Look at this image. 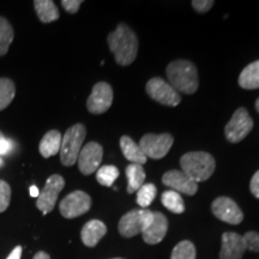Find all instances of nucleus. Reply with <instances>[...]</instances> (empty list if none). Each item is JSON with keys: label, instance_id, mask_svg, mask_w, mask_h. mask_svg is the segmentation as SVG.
Returning <instances> with one entry per match:
<instances>
[{"label": "nucleus", "instance_id": "obj_1", "mask_svg": "<svg viewBox=\"0 0 259 259\" xmlns=\"http://www.w3.org/2000/svg\"><path fill=\"white\" fill-rule=\"evenodd\" d=\"M108 47L114 56L115 63L120 66H128L138 54V37L127 24L120 23L107 37Z\"/></svg>", "mask_w": 259, "mask_h": 259}, {"label": "nucleus", "instance_id": "obj_2", "mask_svg": "<svg viewBox=\"0 0 259 259\" xmlns=\"http://www.w3.org/2000/svg\"><path fill=\"white\" fill-rule=\"evenodd\" d=\"M167 77L178 93L192 95L198 90L199 80L197 67L189 60H174L167 66Z\"/></svg>", "mask_w": 259, "mask_h": 259}, {"label": "nucleus", "instance_id": "obj_3", "mask_svg": "<svg viewBox=\"0 0 259 259\" xmlns=\"http://www.w3.org/2000/svg\"><path fill=\"white\" fill-rule=\"evenodd\" d=\"M183 171L197 184L206 181L212 176L216 168L215 158L206 151H191L180 158Z\"/></svg>", "mask_w": 259, "mask_h": 259}, {"label": "nucleus", "instance_id": "obj_4", "mask_svg": "<svg viewBox=\"0 0 259 259\" xmlns=\"http://www.w3.org/2000/svg\"><path fill=\"white\" fill-rule=\"evenodd\" d=\"M85 136L87 128L83 124H76L66 130L60 147V161L64 166L71 167L76 163Z\"/></svg>", "mask_w": 259, "mask_h": 259}, {"label": "nucleus", "instance_id": "obj_5", "mask_svg": "<svg viewBox=\"0 0 259 259\" xmlns=\"http://www.w3.org/2000/svg\"><path fill=\"white\" fill-rule=\"evenodd\" d=\"M154 212L149 209H134L126 212L119 221V233L124 238H134L142 234L147 227L153 221Z\"/></svg>", "mask_w": 259, "mask_h": 259}, {"label": "nucleus", "instance_id": "obj_6", "mask_svg": "<svg viewBox=\"0 0 259 259\" xmlns=\"http://www.w3.org/2000/svg\"><path fill=\"white\" fill-rule=\"evenodd\" d=\"M253 128V120L248 114L247 109L240 107L232 115L231 120L225 127V135L227 141L231 143H239L246 138Z\"/></svg>", "mask_w": 259, "mask_h": 259}, {"label": "nucleus", "instance_id": "obj_7", "mask_svg": "<svg viewBox=\"0 0 259 259\" xmlns=\"http://www.w3.org/2000/svg\"><path fill=\"white\" fill-rule=\"evenodd\" d=\"M174 138L170 134H147L139 141V148L147 157L161 160L169 153Z\"/></svg>", "mask_w": 259, "mask_h": 259}, {"label": "nucleus", "instance_id": "obj_8", "mask_svg": "<svg viewBox=\"0 0 259 259\" xmlns=\"http://www.w3.org/2000/svg\"><path fill=\"white\" fill-rule=\"evenodd\" d=\"M145 92L154 101L163 106L176 107L181 102L180 94L161 77H154L149 79L145 85Z\"/></svg>", "mask_w": 259, "mask_h": 259}, {"label": "nucleus", "instance_id": "obj_9", "mask_svg": "<svg viewBox=\"0 0 259 259\" xmlns=\"http://www.w3.org/2000/svg\"><path fill=\"white\" fill-rule=\"evenodd\" d=\"M64 187L65 180L59 174H53V176L48 178L46 184H45V187L40 191V194H38L36 200L37 209L42 211L44 215H47L48 212H51L54 209L58 196H59Z\"/></svg>", "mask_w": 259, "mask_h": 259}, {"label": "nucleus", "instance_id": "obj_10", "mask_svg": "<svg viewBox=\"0 0 259 259\" xmlns=\"http://www.w3.org/2000/svg\"><path fill=\"white\" fill-rule=\"evenodd\" d=\"M92 208V198L84 191L77 190L67 194L60 202L59 210L65 219H76L84 215Z\"/></svg>", "mask_w": 259, "mask_h": 259}, {"label": "nucleus", "instance_id": "obj_11", "mask_svg": "<svg viewBox=\"0 0 259 259\" xmlns=\"http://www.w3.org/2000/svg\"><path fill=\"white\" fill-rule=\"evenodd\" d=\"M113 103V89L108 83L99 82L94 85L93 92L87 100V109L92 114H103Z\"/></svg>", "mask_w": 259, "mask_h": 259}, {"label": "nucleus", "instance_id": "obj_12", "mask_svg": "<svg viewBox=\"0 0 259 259\" xmlns=\"http://www.w3.org/2000/svg\"><path fill=\"white\" fill-rule=\"evenodd\" d=\"M103 157V148L101 144L96 142H89L80 150L77 158L78 162V168L80 173L84 176H90L95 173L100 168Z\"/></svg>", "mask_w": 259, "mask_h": 259}, {"label": "nucleus", "instance_id": "obj_13", "mask_svg": "<svg viewBox=\"0 0 259 259\" xmlns=\"http://www.w3.org/2000/svg\"><path fill=\"white\" fill-rule=\"evenodd\" d=\"M211 211L219 220L229 225H239L244 220V213L241 209L229 197H219L213 200Z\"/></svg>", "mask_w": 259, "mask_h": 259}, {"label": "nucleus", "instance_id": "obj_14", "mask_svg": "<svg viewBox=\"0 0 259 259\" xmlns=\"http://www.w3.org/2000/svg\"><path fill=\"white\" fill-rule=\"evenodd\" d=\"M162 183L176 192L187 194V196H194L198 191V184L190 179L183 170L171 169L166 171L162 177Z\"/></svg>", "mask_w": 259, "mask_h": 259}, {"label": "nucleus", "instance_id": "obj_15", "mask_svg": "<svg viewBox=\"0 0 259 259\" xmlns=\"http://www.w3.org/2000/svg\"><path fill=\"white\" fill-rule=\"evenodd\" d=\"M245 251L244 236L233 232L223 233L220 259H241Z\"/></svg>", "mask_w": 259, "mask_h": 259}, {"label": "nucleus", "instance_id": "obj_16", "mask_svg": "<svg viewBox=\"0 0 259 259\" xmlns=\"http://www.w3.org/2000/svg\"><path fill=\"white\" fill-rule=\"evenodd\" d=\"M168 231V220L160 211L154 212L153 221L142 232L143 240L149 245H156L164 239Z\"/></svg>", "mask_w": 259, "mask_h": 259}, {"label": "nucleus", "instance_id": "obj_17", "mask_svg": "<svg viewBox=\"0 0 259 259\" xmlns=\"http://www.w3.org/2000/svg\"><path fill=\"white\" fill-rule=\"evenodd\" d=\"M107 233V227L105 223L100 220H90L87 222L80 232V238H82L83 244L88 247H94L99 244L103 236Z\"/></svg>", "mask_w": 259, "mask_h": 259}, {"label": "nucleus", "instance_id": "obj_18", "mask_svg": "<svg viewBox=\"0 0 259 259\" xmlns=\"http://www.w3.org/2000/svg\"><path fill=\"white\" fill-rule=\"evenodd\" d=\"M61 134L58 130H51L44 136L38 145V151L42 155V157L48 158L54 156L58 153H60L61 147Z\"/></svg>", "mask_w": 259, "mask_h": 259}, {"label": "nucleus", "instance_id": "obj_19", "mask_svg": "<svg viewBox=\"0 0 259 259\" xmlns=\"http://www.w3.org/2000/svg\"><path fill=\"white\" fill-rule=\"evenodd\" d=\"M120 148L126 160L132 162V163L141 164V166L147 163V156L141 150L139 145L128 136H122L120 138Z\"/></svg>", "mask_w": 259, "mask_h": 259}, {"label": "nucleus", "instance_id": "obj_20", "mask_svg": "<svg viewBox=\"0 0 259 259\" xmlns=\"http://www.w3.org/2000/svg\"><path fill=\"white\" fill-rule=\"evenodd\" d=\"M238 83L242 89H259V60H255L253 63L248 64L241 71Z\"/></svg>", "mask_w": 259, "mask_h": 259}, {"label": "nucleus", "instance_id": "obj_21", "mask_svg": "<svg viewBox=\"0 0 259 259\" xmlns=\"http://www.w3.org/2000/svg\"><path fill=\"white\" fill-rule=\"evenodd\" d=\"M34 8L42 23H51L60 17L59 10L52 0H35Z\"/></svg>", "mask_w": 259, "mask_h": 259}, {"label": "nucleus", "instance_id": "obj_22", "mask_svg": "<svg viewBox=\"0 0 259 259\" xmlns=\"http://www.w3.org/2000/svg\"><path fill=\"white\" fill-rule=\"evenodd\" d=\"M127 177V193H135L144 185L145 170L141 164L131 163L125 169Z\"/></svg>", "mask_w": 259, "mask_h": 259}, {"label": "nucleus", "instance_id": "obj_23", "mask_svg": "<svg viewBox=\"0 0 259 259\" xmlns=\"http://www.w3.org/2000/svg\"><path fill=\"white\" fill-rule=\"evenodd\" d=\"M161 202L164 208L173 213H183L185 211V204H184L183 197L180 196V193L173 190H168L162 193Z\"/></svg>", "mask_w": 259, "mask_h": 259}, {"label": "nucleus", "instance_id": "obj_24", "mask_svg": "<svg viewBox=\"0 0 259 259\" xmlns=\"http://www.w3.org/2000/svg\"><path fill=\"white\" fill-rule=\"evenodd\" d=\"M14 37L15 32L12 25L6 18L0 17V57H4L8 53Z\"/></svg>", "mask_w": 259, "mask_h": 259}, {"label": "nucleus", "instance_id": "obj_25", "mask_svg": "<svg viewBox=\"0 0 259 259\" xmlns=\"http://www.w3.org/2000/svg\"><path fill=\"white\" fill-rule=\"evenodd\" d=\"M16 94L15 83L10 78H0V111L8 108Z\"/></svg>", "mask_w": 259, "mask_h": 259}, {"label": "nucleus", "instance_id": "obj_26", "mask_svg": "<svg viewBox=\"0 0 259 259\" xmlns=\"http://www.w3.org/2000/svg\"><path fill=\"white\" fill-rule=\"evenodd\" d=\"M119 178V169L115 166H102L96 170V180L100 185L111 187Z\"/></svg>", "mask_w": 259, "mask_h": 259}, {"label": "nucleus", "instance_id": "obj_27", "mask_svg": "<svg viewBox=\"0 0 259 259\" xmlns=\"http://www.w3.org/2000/svg\"><path fill=\"white\" fill-rule=\"evenodd\" d=\"M156 193L157 190L154 184H144V185L137 191V198H136V202H137V204L142 209H148V206L154 202Z\"/></svg>", "mask_w": 259, "mask_h": 259}, {"label": "nucleus", "instance_id": "obj_28", "mask_svg": "<svg viewBox=\"0 0 259 259\" xmlns=\"http://www.w3.org/2000/svg\"><path fill=\"white\" fill-rule=\"evenodd\" d=\"M170 259H196V247L189 240L181 241L173 248Z\"/></svg>", "mask_w": 259, "mask_h": 259}, {"label": "nucleus", "instance_id": "obj_29", "mask_svg": "<svg viewBox=\"0 0 259 259\" xmlns=\"http://www.w3.org/2000/svg\"><path fill=\"white\" fill-rule=\"evenodd\" d=\"M11 200V187L5 180H0V212L9 208Z\"/></svg>", "mask_w": 259, "mask_h": 259}, {"label": "nucleus", "instance_id": "obj_30", "mask_svg": "<svg viewBox=\"0 0 259 259\" xmlns=\"http://www.w3.org/2000/svg\"><path fill=\"white\" fill-rule=\"evenodd\" d=\"M246 250L259 252V234L257 232H247L244 235Z\"/></svg>", "mask_w": 259, "mask_h": 259}, {"label": "nucleus", "instance_id": "obj_31", "mask_svg": "<svg viewBox=\"0 0 259 259\" xmlns=\"http://www.w3.org/2000/svg\"><path fill=\"white\" fill-rule=\"evenodd\" d=\"M213 4H215V3H213L212 0H193V2L191 3L192 8L196 10L197 12H199V14H205V12H208L209 10L212 8Z\"/></svg>", "mask_w": 259, "mask_h": 259}, {"label": "nucleus", "instance_id": "obj_32", "mask_svg": "<svg viewBox=\"0 0 259 259\" xmlns=\"http://www.w3.org/2000/svg\"><path fill=\"white\" fill-rule=\"evenodd\" d=\"M82 4V0H63V2H61V5H63L64 10L69 12V14H77Z\"/></svg>", "mask_w": 259, "mask_h": 259}, {"label": "nucleus", "instance_id": "obj_33", "mask_svg": "<svg viewBox=\"0 0 259 259\" xmlns=\"http://www.w3.org/2000/svg\"><path fill=\"white\" fill-rule=\"evenodd\" d=\"M14 142L10 141V139H0V157H2L3 155H9L11 153V150L14 149Z\"/></svg>", "mask_w": 259, "mask_h": 259}, {"label": "nucleus", "instance_id": "obj_34", "mask_svg": "<svg viewBox=\"0 0 259 259\" xmlns=\"http://www.w3.org/2000/svg\"><path fill=\"white\" fill-rule=\"evenodd\" d=\"M250 190L251 193L253 194L255 198L259 199V170L254 173V176L252 177L251 183H250Z\"/></svg>", "mask_w": 259, "mask_h": 259}, {"label": "nucleus", "instance_id": "obj_35", "mask_svg": "<svg viewBox=\"0 0 259 259\" xmlns=\"http://www.w3.org/2000/svg\"><path fill=\"white\" fill-rule=\"evenodd\" d=\"M21 255H22V246H16L6 259H21Z\"/></svg>", "mask_w": 259, "mask_h": 259}, {"label": "nucleus", "instance_id": "obj_36", "mask_svg": "<svg viewBox=\"0 0 259 259\" xmlns=\"http://www.w3.org/2000/svg\"><path fill=\"white\" fill-rule=\"evenodd\" d=\"M29 193H30V196L34 197V198H37L38 194H40V190H38L35 185H32L30 186V189H29Z\"/></svg>", "mask_w": 259, "mask_h": 259}, {"label": "nucleus", "instance_id": "obj_37", "mask_svg": "<svg viewBox=\"0 0 259 259\" xmlns=\"http://www.w3.org/2000/svg\"><path fill=\"white\" fill-rule=\"evenodd\" d=\"M32 259H51V257L46 253V252L40 251L34 255V258H32Z\"/></svg>", "mask_w": 259, "mask_h": 259}, {"label": "nucleus", "instance_id": "obj_38", "mask_svg": "<svg viewBox=\"0 0 259 259\" xmlns=\"http://www.w3.org/2000/svg\"><path fill=\"white\" fill-rule=\"evenodd\" d=\"M255 109H257V112L259 113V97L257 99V101H255Z\"/></svg>", "mask_w": 259, "mask_h": 259}, {"label": "nucleus", "instance_id": "obj_39", "mask_svg": "<svg viewBox=\"0 0 259 259\" xmlns=\"http://www.w3.org/2000/svg\"><path fill=\"white\" fill-rule=\"evenodd\" d=\"M3 164H4V161H3V158H2V157H0V167H2V166H3Z\"/></svg>", "mask_w": 259, "mask_h": 259}, {"label": "nucleus", "instance_id": "obj_40", "mask_svg": "<svg viewBox=\"0 0 259 259\" xmlns=\"http://www.w3.org/2000/svg\"><path fill=\"white\" fill-rule=\"evenodd\" d=\"M2 138H4V135H3L2 131H0V139H2Z\"/></svg>", "mask_w": 259, "mask_h": 259}, {"label": "nucleus", "instance_id": "obj_41", "mask_svg": "<svg viewBox=\"0 0 259 259\" xmlns=\"http://www.w3.org/2000/svg\"><path fill=\"white\" fill-rule=\"evenodd\" d=\"M112 259H122V258H112Z\"/></svg>", "mask_w": 259, "mask_h": 259}]
</instances>
